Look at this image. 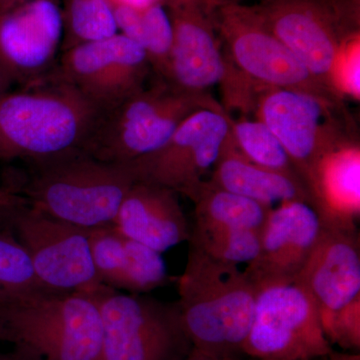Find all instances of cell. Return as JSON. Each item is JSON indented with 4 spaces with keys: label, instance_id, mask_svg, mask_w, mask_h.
Returning <instances> with one entry per match:
<instances>
[{
    "label": "cell",
    "instance_id": "35",
    "mask_svg": "<svg viewBox=\"0 0 360 360\" xmlns=\"http://www.w3.org/2000/svg\"><path fill=\"white\" fill-rule=\"evenodd\" d=\"M0 341H6V329H4V321L0 315Z\"/></svg>",
    "mask_w": 360,
    "mask_h": 360
},
{
    "label": "cell",
    "instance_id": "25",
    "mask_svg": "<svg viewBox=\"0 0 360 360\" xmlns=\"http://www.w3.org/2000/svg\"><path fill=\"white\" fill-rule=\"evenodd\" d=\"M231 141L236 150L250 162L298 176L283 144L258 118H231Z\"/></svg>",
    "mask_w": 360,
    "mask_h": 360
},
{
    "label": "cell",
    "instance_id": "29",
    "mask_svg": "<svg viewBox=\"0 0 360 360\" xmlns=\"http://www.w3.org/2000/svg\"><path fill=\"white\" fill-rule=\"evenodd\" d=\"M26 205L27 201L11 186H0V231L11 229L14 217Z\"/></svg>",
    "mask_w": 360,
    "mask_h": 360
},
{
    "label": "cell",
    "instance_id": "8",
    "mask_svg": "<svg viewBox=\"0 0 360 360\" xmlns=\"http://www.w3.org/2000/svg\"><path fill=\"white\" fill-rule=\"evenodd\" d=\"M91 295L103 324L101 360H184L193 349L177 302L106 285Z\"/></svg>",
    "mask_w": 360,
    "mask_h": 360
},
{
    "label": "cell",
    "instance_id": "36",
    "mask_svg": "<svg viewBox=\"0 0 360 360\" xmlns=\"http://www.w3.org/2000/svg\"><path fill=\"white\" fill-rule=\"evenodd\" d=\"M224 360H239L238 359H224ZM252 360H258V359H253Z\"/></svg>",
    "mask_w": 360,
    "mask_h": 360
},
{
    "label": "cell",
    "instance_id": "6",
    "mask_svg": "<svg viewBox=\"0 0 360 360\" xmlns=\"http://www.w3.org/2000/svg\"><path fill=\"white\" fill-rule=\"evenodd\" d=\"M220 108L208 92L186 94L158 79L101 112L82 149L106 162H130L162 148L196 111Z\"/></svg>",
    "mask_w": 360,
    "mask_h": 360
},
{
    "label": "cell",
    "instance_id": "27",
    "mask_svg": "<svg viewBox=\"0 0 360 360\" xmlns=\"http://www.w3.org/2000/svg\"><path fill=\"white\" fill-rule=\"evenodd\" d=\"M262 231L250 229H191L189 245L219 262L250 264L257 257Z\"/></svg>",
    "mask_w": 360,
    "mask_h": 360
},
{
    "label": "cell",
    "instance_id": "7",
    "mask_svg": "<svg viewBox=\"0 0 360 360\" xmlns=\"http://www.w3.org/2000/svg\"><path fill=\"white\" fill-rule=\"evenodd\" d=\"M295 281L316 303L330 345L359 352L360 241L357 227L322 224L314 250Z\"/></svg>",
    "mask_w": 360,
    "mask_h": 360
},
{
    "label": "cell",
    "instance_id": "20",
    "mask_svg": "<svg viewBox=\"0 0 360 360\" xmlns=\"http://www.w3.org/2000/svg\"><path fill=\"white\" fill-rule=\"evenodd\" d=\"M322 224L356 227L360 215V146L347 142L329 153L309 189Z\"/></svg>",
    "mask_w": 360,
    "mask_h": 360
},
{
    "label": "cell",
    "instance_id": "13",
    "mask_svg": "<svg viewBox=\"0 0 360 360\" xmlns=\"http://www.w3.org/2000/svg\"><path fill=\"white\" fill-rule=\"evenodd\" d=\"M151 70L141 45L117 32L66 49L49 75L70 84L105 112L144 89Z\"/></svg>",
    "mask_w": 360,
    "mask_h": 360
},
{
    "label": "cell",
    "instance_id": "10",
    "mask_svg": "<svg viewBox=\"0 0 360 360\" xmlns=\"http://www.w3.org/2000/svg\"><path fill=\"white\" fill-rule=\"evenodd\" d=\"M255 7L310 75L338 96L333 70L343 44L360 34L359 0H264Z\"/></svg>",
    "mask_w": 360,
    "mask_h": 360
},
{
    "label": "cell",
    "instance_id": "2",
    "mask_svg": "<svg viewBox=\"0 0 360 360\" xmlns=\"http://www.w3.org/2000/svg\"><path fill=\"white\" fill-rule=\"evenodd\" d=\"M205 8L224 46L226 75L221 84L231 104L248 106L260 90L279 89L345 106L277 39L255 6L236 0H206Z\"/></svg>",
    "mask_w": 360,
    "mask_h": 360
},
{
    "label": "cell",
    "instance_id": "31",
    "mask_svg": "<svg viewBox=\"0 0 360 360\" xmlns=\"http://www.w3.org/2000/svg\"><path fill=\"white\" fill-rule=\"evenodd\" d=\"M13 84V79L9 77L6 70L0 65V96L8 92Z\"/></svg>",
    "mask_w": 360,
    "mask_h": 360
},
{
    "label": "cell",
    "instance_id": "14",
    "mask_svg": "<svg viewBox=\"0 0 360 360\" xmlns=\"http://www.w3.org/2000/svg\"><path fill=\"white\" fill-rule=\"evenodd\" d=\"M225 108L201 110L187 117L162 148L134 161L139 180L167 187L193 201L231 135Z\"/></svg>",
    "mask_w": 360,
    "mask_h": 360
},
{
    "label": "cell",
    "instance_id": "16",
    "mask_svg": "<svg viewBox=\"0 0 360 360\" xmlns=\"http://www.w3.org/2000/svg\"><path fill=\"white\" fill-rule=\"evenodd\" d=\"M203 4H167L172 44L163 82L186 94H205L222 84L226 63L221 44Z\"/></svg>",
    "mask_w": 360,
    "mask_h": 360
},
{
    "label": "cell",
    "instance_id": "32",
    "mask_svg": "<svg viewBox=\"0 0 360 360\" xmlns=\"http://www.w3.org/2000/svg\"><path fill=\"white\" fill-rule=\"evenodd\" d=\"M184 360H224V359H219V357L214 356V355L205 354V352H201L200 350L193 348Z\"/></svg>",
    "mask_w": 360,
    "mask_h": 360
},
{
    "label": "cell",
    "instance_id": "22",
    "mask_svg": "<svg viewBox=\"0 0 360 360\" xmlns=\"http://www.w3.org/2000/svg\"><path fill=\"white\" fill-rule=\"evenodd\" d=\"M194 224L200 231L250 229L262 231L272 207L215 187L207 180L194 198Z\"/></svg>",
    "mask_w": 360,
    "mask_h": 360
},
{
    "label": "cell",
    "instance_id": "17",
    "mask_svg": "<svg viewBox=\"0 0 360 360\" xmlns=\"http://www.w3.org/2000/svg\"><path fill=\"white\" fill-rule=\"evenodd\" d=\"M321 227L319 214L309 203L290 201L272 207L262 231L259 252L245 270L257 288L295 281Z\"/></svg>",
    "mask_w": 360,
    "mask_h": 360
},
{
    "label": "cell",
    "instance_id": "5",
    "mask_svg": "<svg viewBox=\"0 0 360 360\" xmlns=\"http://www.w3.org/2000/svg\"><path fill=\"white\" fill-rule=\"evenodd\" d=\"M6 341L25 360H101L103 324L91 293L45 290L0 305Z\"/></svg>",
    "mask_w": 360,
    "mask_h": 360
},
{
    "label": "cell",
    "instance_id": "33",
    "mask_svg": "<svg viewBox=\"0 0 360 360\" xmlns=\"http://www.w3.org/2000/svg\"><path fill=\"white\" fill-rule=\"evenodd\" d=\"M0 360H25L20 355L13 352V354H0Z\"/></svg>",
    "mask_w": 360,
    "mask_h": 360
},
{
    "label": "cell",
    "instance_id": "24",
    "mask_svg": "<svg viewBox=\"0 0 360 360\" xmlns=\"http://www.w3.org/2000/svg\"><path fill=\"white\" fill-rule=\"evenodd\" d=\"M63 51L118 32L112 0H63Z\"/></svg>",
    "mask_w": 360,
    "mask_h": 360
},
{
    "label": "cell",
    "instance_id": "12",
    "mask_svg": "<svg viewBox=\"0 0 360 360\" xmlns=\"http://www.w3.org/2000/svg\"><path fill=\"white\" fill-rule=\"evenodd\" d=\"M11 231L47 290L91 293L104 285L94 266L89 229L26 205L14 217Z\"/></svg>",
    "mask_w": 360,
    "mask_h": 360
},
{
    "label": "cell",
    "instance_id": "21",
    "mask_svg": "<svg viewBox=\"0 0 360 360\" xmlns=\"http://www.w3.org/2000/svg\"><path fill=\"white\" fill-rule=\"evenodd\" d=\"M207 181L270 207L274 203L290 201H302L311 206L309 191L300 177L250 162L234 148L231 135Z\"/></svg>",
    "mask_w": 360,
    "mask_h": 360
},
{
    "label": "cell",
    "instance_id": "11",
    "mask_svg": "<svg viewBox=\"0 0 360 360\" xmlns=\"http://www.w3.org/2000/svg\"><path fill=\"white\" fill-rule=\"evenodd\" d=\"M333 350L319 307L302 284L290 281L257 288L243 354L258 360H307Z\"/></svg>",
    "mask_w": 360,
    "mask_h": 360
},
{
    "label": "cell",
    "instance_id": "34",
    "mask_svg": "<svg viewBox=\"0 0 360 360\" xmlns=\"http://www.w3.org/2000/svg\"><path fill=\"white\" fill-rule=\"evenodd\" d=\"M20 1H22V0H0V11H1V9H6L7 7L13 6V4Z\"/></svg>",
    "mask_w": 360,
    "mask_h": 360
},
{
    "label": "cell",
    "instance_id": "26",
    "mask_svg": "<svg viewBox=\"0 0 360 360\" xmlns=\"http://www.w3.org/2000/svg\"><path fill=\"white\" fill-rule=\"evenodd\" d=\"M47 290L11 229L0 231V305L11 304Z\"/></svg>",
    "mask_w": 360,
    "mask_h": 360
},
{
    "label": "cell",
    "instance_id": "4",
    "mask_svg": "<svg viewBox=\"0 0 360 360\" xmlns=\"http://www.w3.org/2000/svg\"><path fill=\"white\" fill-rule=\"evenodd\" d=\"M101 111L47 75L0 96V160L39 161L82 149Z\"/></svg>",
    "mask_w": 360,
    "mask_h": 360
},
{
    "label": "cell",
    "instance_id": "28",
    "mask_svg": "<svg viewBox=\"0 0 360 360\" xmlns=\"http://www.w3.org/2000/svg\"><path fill=\"white\" fill-rule=\"evenodd\" d=\"M360 34L343 44L338 53L333 73V87L335 94L359 101L360 97Z\"/></svg>",
    "mask_w": 360,
    "mask_h": 360
},
{
    "label": "cell",
    "instance_id": "18",
    "mask_svg": "<svg viewBox=\"0 0 360 360\" xmlns=\"http://www.w3.org/2000/svg\"><path fill=\"white\" fill-rule=\"evenodd\" d=\"M177 195L167 187L139 180L122 200L113 225L127 238L162 255L191 238Z\"/></svg>",
    "mask_w": 360,
    "mask_h": 360
},
{
    "label": "cell",
    "instance_id": "19",
    "mask_svg": "<svg viewBox=\"0 0 360 360\" xmlns=\"http://www.w3.org/2000/svg\"><path fill=\"white\" fill-rule=\"evenodd\" d=\"M94 266L101 283L144 295L169 281L161 253L127 238L115 225L89 229Z\"/></svg>",
    "mask_w": 360,
    "mask_h": 360
},
{
    "label": "cell",
    "instance_id": "1",
    "mask_svg": "<svg viewBox=\"0 0 360 360\" xmlns=\"http://www.w3.org/2000/svg\"><path fill=\"white\" fill-rule=\"evenodd\" d=\"M7 186L39 212L85 229L113 224L122 200L139 181L134 161L106 162L75 149L30 161Z\"/></svg>",
    "mask_w": 360,
    "mask_h": 360
},
{
    "label": "cell",
    "instance_id": "3",
    "mask_svg": "<svg viewBox=\"0 0 360 360\" xmlns=\"http://www.w3.org/2000/svg\"><path fill=\"white\" fill-rule=\"evenodd\" d=\"M177 288L181 323L191 347L224 359L243 354L257 295L245 270L189 245Z\"/></svg>",
    "mask_w": 360,
    "mask_h": 360
},
{
    "label": "cell",
    "instance_id": "9",
    "mask_svg": "<svg viewBox=\"0 0 360 360\" xmlns=\"http://www.w3.org/2000/svg\"><path fill=\"white\" fill-rule=\"evenodd\" d=\"M255 110L258 120L283 144L309 193L321 160L343 144L356 141L345 106L305 92L260 90Z\"/></svg>",
    "mask_w": 360,
    "mask_h": 360
},
{
    "label": "cell",
    "instance_id": "30",
    "mask_svg": "<svg viewBox=\"0 0 360 360\" xmlns=\"http://www.w3.org/2000/svg\"><path fill=\"white\" fill-rule=\"evenodd\" d=\"M116 4H124L135 7V8H143V7L153 6L155 4H162L165 6V0H112Z\"/></svg>",
    "mask_w": 360,
    "mask_h": 360
},
{
    "label": "cell",
    "instance_id": "37",
    "mask_svg": "<svg viewBox=\"0 0 360 360\" xmlns=\"http://www.w3.org/2000/svg\"><path fill=\"white\" fill-rule=\"evenodd\" d=\"M307 360H314V359H307Z\"/></svg>",
    "mask_w": 360,
    "mask_h": 360
},
{
    "label": "cell",
    "instance_id": "23",
    "mask_svg": "<svg viewBox=\"0 0 360 360\" xmlns=\"http://www.w3.org/2000/svg\"><path fill=\"white\" fill-rule=\"evenodd\" d=\"M118 32L141 45L148 56L151 70L165 80L172 44V26L165 6L135 8L112 1Z\"/></svg>",
    "mask_w": 360,
    "mask_h": 360
},
{
    "label": "cell",
    "instance_id": "15",
    "mask_svg": "<svg viewBox=\"0 0 360 360\" xmlns=\"http://www.w3.org/2000/svg\"><path fill=\"white\" fill-rule=\"evenodd\" d=\"M63 32L56 0H22L0 11V65L13 82L34 84L54 70Z\"/></svg>",
    "mask_w": 360,
    "mask_h": 360
}]
</instances>
